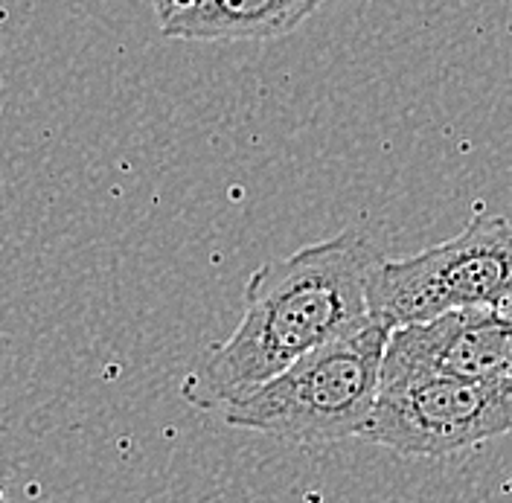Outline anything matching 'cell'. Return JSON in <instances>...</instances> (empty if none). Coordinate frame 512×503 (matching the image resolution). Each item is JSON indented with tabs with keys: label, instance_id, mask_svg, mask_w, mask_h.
<instances>
[{
	"label": "cell",
	"instance_id": "cell-1",
	"mask_svg": "<svg viewBox=\"0 0 512 503\" xmlns=\"http://www.w3.org/2000/svg\"><path fill=\"white\" fill-rule=\"evenodd\" d=\"M376 259L367 236L344 230L256 268L236 329L195 361L181 396L192 408L222 410L367 320V277Z\"/></svg>",
	"mask_w": 512,
	"mask_h": 503
},
{
	"label": "cell",
	"instance_id": "cell-5",
	"mask_svg": "<svg viewBox=\"0 0 512 503\" xmlns=\"http://www.w3.org/2000/svg\"><path fill=\"white\" fill-rule=\"evenodd\" d=\"M510 352L512 315L492 309H454L390 329L382 370L495 378L510 373Z\"/></svg>",
	"mask_w": 512,
	"mask_h": 503
},
{
	"label": "cell",
	"instance_id": "cell-3",
	"mask_svg": "<svg viewBox=\"0 0 512 503\" xmlns=\"http://www.w3.org/2000/svg\"><path fill=\"white\" fill-rule=\"evenodd\" d=\"M454 309L512 315L510 219L478 216L443 245L370 268L367 315L387 329Z\"/></svg>",
	"mask_w": 512,
	"mask_h": 503
},
{
	"label": "cell",
	"instance_id": "cell-4",
	"mask_svg": "<svg viewBox=\"0 0 512 503\" xmlns=\"http://www.w3.org/2000/svg\"><path fill=\"white\" fill-rule=\"evenodd\" d=\"M504 434H512V376L379 370V393L358 437L402 457H451Z\"/></svg>",
	"mask_w": 512,
	"mask_h": 503
},
{
	"label": "cell",
	"instance_id": "cell-2",
	"mask_svg": "<svg viewBox=\"0 0 512 503\" xmlns=\"http://www.w3.org/2000/svg\"><path fill=\"white\" fill-rule=\"evenodd\" d=\"M387 326L367 317L294 358L254 393L224 405L230 428L291 445H332L358 437L379 393Z\"/></svg>",
	"mask_w": 512,
	"mask_h": 503
},
{
	"label": "cell",
	"instance_id": "cell-7",
	"mask_svg": "<svg viewBox=\"0 0 512 503\" xmlns=\"http://www.w3.org/2000/svg\"><path fill=\"white\" fill-rule=\"evenodd\" d=\"M198 3H201V0H152L160 27L172 24L175 18H181L184 12H190L192 6H198Z\"/></svg>",
	"mask_w": 512,
	"mask_h": 503
},
{
	"label": "cell",
	"instance_id": "cell-8",
	"mask_svg": "<svg viewBox=\"0 0 512 503\" xmlns=\"http://www.w3.org/2000/svg\"><path fill=\"white\" fill-rule=\"evenodd\" d=\"M507 376H512V352H510V373H507Z\"/></svg>",
	"mask_w": 512,
	"mask_h": 503
},
{
	"label": "cell",
	"instance_id": "cell-6",
	"mask_svg": "<svg viewBox=\"0 0 512 503\" xmlns=\"http://www.w3.org/2000/svg\"><path fill=\"white\" fill-rule=\"evenodd\" d=\"M323 0H201L160 27L181 41H268L297 30Z\"/></svg>",
	"mask_w": 512,
	"mask_h": 503
}]
</instances>
